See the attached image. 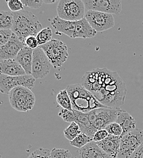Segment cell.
<instances>
[{
    "instance_id": "1",
    "label": "cell",
    "mask_w": 143,
    "mask_h": 158,
    "mask_svg": "<svg viewBox=\"0 0 143 158\" xmlns=\"http://www.w3.org/2000/svg\"><path fill=\"white\" fill-rule=\"evenodd\" d=\"M81 83L83 86L107 107L117 108L124 103L126 85L116 71L106 68H96L86 72Z\"/></svg>"
},
{
    "instance_id": "2",
    "label": "cell",
    "mask_w": 143,
    "mask_h": 158,
    "mask_svg": "<svg viewBox=\"0 0 143 158\" xmlns=\"http://www.w3.org/2000/svg\"><path fill=\"white\" fill-rule=\"evenodd\" d=\"M51 24L57 35L65 34L71 39H90L97 34L85 17L79 21H69L62 20L57 16L52 19Z\"/></svg>"
},
{
    "instance_id": "3",
    "label": "cell",
    "mask_w": 143,
    "mask_h": 158,
    "mask_svg": "<svg viewBox=\"0 0 143 158\" xmlns=\"http://www.w3.org/2000/svg\"><path fill=\"white\" fill-rule=\"evenodd\" d=\"M12 14L14 23L12 31L23 43L29 36L36 37L43 29L41 23L32 12L23 10Z\"/></svg>"
},
{
    "instance_id": "4",
    "label": "cell",
    "mask_w": 143,
    "mask_h": 158,
    "mask_svg": "<svg viewBox=\"0 0 143 158\" xmlns=\"http://www.w3.org/2000/svg\"><path fill=\"white\" fill-rule=\"evenodd\" d=\"M66 89L71 100L73 110L88 113L94 110L107 107L81 84L68 85Z\"/></svg>"
},
{
    "instance_id": "5",
    "label": "cell",
    "mask_w": 143,
    "mask_h": 158,
    "mask_svg": "<svg viewBox=\"0 0 143 158\" xmlns=\"http://www.w3.org/2000/svg\"><path fill=\"white\" fill-rule=\"evenodd\" d=\"M11 106L20 112L31 110L36 104V96L31 89L26 87H17L9 94Z\"/></svg>"
},
{
    "instance_id": "6",
    "label": "cell",
    "mask_w": 143,
    "mask_h": 158,
    "mask_svg": "<svg viewBox=\"0 0 143 158\" xmlns=\"http://www.w3.org/2000/svg\"><path fill=\"white\" fill-rule=\"evenodd\" d=\"M39 47L44 52L55 69L61 67L68 59V48L61 40L53 39Z\"/></svg>"
},
{
    "instance_id": "7",
    "label": "cell",
    "mask_w": 143,
    "mask_h": 158,
    "mask_svg": "<svg viewBox=\"0 0 143 158\" xmlns=\"http://www.w3.org/2000/svg\"><path fill=\"white\" fill-rule=\"evenodd\" d=\"M120 108H101L94 110L88 113L91 125L96 133L97 131L105 129L109 124L115 122Z\"/></svg>"
},
{
    "instance_id": "8",
    "label": "cell",
    "mask_w": 143,
    "mask_h": 158,
    "mask_svg": "<svg viewBox=\"0 0 143 158\" xmlns=\"http://www.w3.org/2000/svg\"><path fill=\"white\" fill-rule=\"evenodd\" d=\"M85 4L81 0H61L59 1L57 12L62 20L76 21L85 17Z\"/></svg>"
},
{
    "instance_id": "9",
    "label": "cell",
    "mask_w": 143,
    "mask_h": 158,
    "mask_svg": "<svg viewBox=\"0 0 143 158\" xmlns=\"http://www.w3.org/2000/svg\"><path fill=\"white\" fill-rule=\"evenodd\" d=\"M143 144V130L135 129L121 137L118 158H129Z\"/></svg>"
},
{
    "instance_id": "10",
    "label": "cell",
    "mask_w": 143,
    "mask_h": 158,
    "mask_svg": "<svg viewBox=\"0 0 143 158\" xmlns=\"http://www.w3.org/2000/svg\"><path fill=\"white\" fill-rule=\"evenodd\" d=\"M36 79L32 76L24 75L11 77L1 74L0 75V90L2 94H9L15 88L26 87L30 89L34 88Z\"/></svg>"
},
{
    "instance_id": "11",
    "label": "cell",
    "mask_w": 143,
    "mask_h": 158,
    "mask_svg": "<svg viewBox=\"0 0 143 158\" xmlns=\"http://www.w3.org/2000/svg\"><path fill=\"white\" fill-rule=\"evenodd\" d=\"M52 64L44 52L40 47L33 51L32 63V74L35 79H41L46 77Z\"/></svg>"
},
{
    "instance_id": "12",
    "label": "cell",
    "mask_w": 143,
    "mask_h": 158,
    "mask_svg": "<svg viewBox=\"0 0 143 158\" xmlns=\"http://www.w3.org/2000/svg\"><path fill=\"white\" fill-rule=\"evenodd\" d=\"M85 18L96 32H103L108 30L115 26L114 17L111 14L87 10L85 12Z\"/></svg>"
},
{
    "instance_id": "13",
    "label": "cell",
    "mask_w": 143,
    "mask_h": 158,
    "mask_svg": "<svg viewBox=\"0 0 143 158\" xmlns=\"http://www.w3.org/2000/svg\"><path fill=\"white\" fill-rule=\"evenodd\" d=\"M85 9L108 14L118 15L121 12L120 0H83Z\"/></svg>"
},
{
    "instance_id": "14",
    "label": "cell",
    "mask_w": 143,
    "mask_h": 158,
    "mask_svg": "<svg viewBox=\"0 0 143 158\" xmlns=\"http://www.w3.org/2000/svg\"><path fill=\"white\" fill-rule=\"evenodd\" d=\"M24 46H26L25 43L14 33L10 41L0 47L1 60L15 59L21 49Z\"/></svg>"
},
{
    "instance_id": "15",
    "label": "cell",
    "mask_w": 143,
    "mask_h": 158,
    "mask_svg": "<svg viewBox=\"0 0 143 158\" xmlns=\"http://www.w3.org/2000/svg\"><path fill=\"white\" fill-rule=\"evenodd\" d=\"M121 137L109 135L108 137L101 142H97L98 146L108 155L116 158L120 152Z\"/></svg>"
},
{
    "instance_id": "16",
    "label": "cell",
    "mask_w": 143,
    "mask_h": 158,
    "mask_svg": "<svg viewBox=\"0 0 143 158\" xmlns=\"http://www.w3.org/2000/svg\"><path fill=\"white\" fill-rule=\"evenodd\" d=\"M0 71L1 74L11 77L26 75L22 66L15 59L1 60Z\"/></svg>"
},
{
    "instance_id": "17",
    "label": "cell",
    "mask_w": 143,
    "mask_h": 158,
    "mask_svg": "<svg viewBox=\"0 0 143 158\" xmlns=\"http://www.w3.org/2000/svg\"><path fill=\"white\" fill-rule=\"evenodd\" d=\"M79 158H113L105 153L97 142L92 141L79 150Z\"/></svg>"
},
{
    "instance_id": "18",
    "label": "cell",
    "mask_w": 143,
    "mask_h": 158,
    "mask_svg": "<svg viewBox=\"0 0 143 158\" xmlns=\"http://www.w3.org/2000/svg\"><path fill=\"white\" fill-rule=\"evenodd\" d=\"M33 51V49L26 46L21 49L15 59L26 72V75L29 76L32 74Z\"/></svg>"
},
{
    "instance_id": "19",
    "label": "cell",
    "mask_w": 143,
    "mask_h": 158,
    "mask_svg": "<svg viewBox=\"0 0 143 158\" xmlns=\"http://www.w3.org/2000/svg\"><path fill=\"white\" fill-rule=\"evenodd\" d=\"M116 122L120 124L123 128L122 136L136 129L137 122L135 118L125 111L121 110L120 111Z\"/></svg>"
},
{
    "instance_id": "20",
    "label": "cell",
    "mask_w": 143,
    "mask_h": 158,
    "mask_svg": "<svg viewBox=\"0 0 143 158\" xmlns=\"http://www.w3.org/2000/svg\"><path fill=\"white\" fill-rule=\"evenodd\" d=\"M73 112L75 116V122L79 126L82 133L93 138L95 132L90 122L88 113H83L76 110H73Z\"/></svg>"
},
{
    "instance_id": "21",
    "label": "cell",
    "mask_w": 143,
    "mask_h": 158,
    "mask_svg": "<svg viewBox=\"0 0 143 158\" xmlns=\"http://www.w3.org/2000/svg\"><path fill=\"white\" fill-rule=\"evenodd\" d=\"M14 18L12 12L2 11L0 13V29L12 30Z\"/></svg>"
},
{
    "instance_id": "22",
    "label": "cell",
    "mask_w": 143,
    "mask_h": 158,
    "mask_svg": "<svg viewBox=\"0 0 143 158\" xmlns=\"http://www.w3.org/2000/svg\"><path fill=\"white\" fill-rule=\"evenodd\" d=\"M56 100L57 103L62 108L69 111H73L71 100L66 89L61 91L57 96Z\"/></svg>"
},
{
    "instance_id": "23",
    "label": "cell",
    "mask_w": 143,
    "mask_h": 158,
    "mask_svg": "<svg viewBox=\"0 0 143 158\" xmlns=\"http://www.w3.org/2000/svg\"><path fill=\"white\" fill-rule=\"evenodd\" d=\"M82 133L79 126L75 122L71 123L69 126L64 131V136L69 141H72Z\"/></svg>"
},
{
    "instance_id": "24",
    "label": "cell",
    "mask_w": 143,
    "mask_h": 158,
    "mask_svg": "<svg viewBox=\"0 0 143 158\" xmlns=\"http://www.w3.org/2000/svg\"><path fill=\"white\" fill-rule=\"evenodd\" d=\"M52 37L53 32L49 27L43 29L36 36L39 46L44 45L51 41L53 40Z\"/></svg>"
},
{
    "instance_id": "25",
    "label": "cell",
    "mask_w": 143,
    "mask_h": 158,
    "mask_svg": "<svg viewBox=\"0 0 143 158\" xmlns=\"http://www.w3.org/2000/svg\"><path fill=\"white\" fill-rule=\"evenodd\" d=\"M92 141L93 138L89 137L88 135L83 133H81L73 140L70 142V144L74 147L81 149Z\"/></svg>"
},
{
    "instance_id": "26",
    "label": "cell",
    "mask_w": 143,
    "mask_h": 158,
    "mask_svg": "<svg viewBox=\"0 0 143 158\" xmlns=\"http://www.w3.org/2000/svg\"><path fill=\"white\" fill-rule=\"evenodd\" d=\"M105 130L108 133L109 135H111L120 137H121L123 135V128L120 125L116 122L109 124L107 127H105Z\"/></svg>"
},
{
    "instance_id": "27",
    "label": "cell",
    "mask_w": 143,
    "mask_h": 158,
    "mask_svg": "<svg viewBox=\"0 0 143 158\" xmlns=\"http://www.w3.org/2000/svg\"><path fill=\"white\" fill-rule=\"evenodd\" d=\"M51 158H74L70 152L65 149L53 148L51 152Z\"/></svg>"
},
{
    "instance_id": "28",
    "label": "cell",
    "mask_w": 143,
    "mask_h": 158,
    "mask_svg": "<svg viewBox=\"0 0 143 158\" xmlns=\"http://www.w3.org/2000/svg\"><path fill=\"white\" fill-rule=\"evenodd\" d=\"M51 152L48 149L40 148L31 153L27 158H51Z\"/></svg>"
},
{
    "instance_id": "29",
    "label": "cell",
    "mask_w": 143,
    "mask_h": 158,
    "mask_svg": "<svg viewBox=\"0 0 143 158\" xmlns=\"http://www.w3.org/2000/svg\"><path fill=\"white\" fill-rule=\"evenodd\" d=\"M58 115L66 122L72 123L75 122V116L73 111L61 108Z\"/></svg>"
},
{
    "instance_id": "30",
    "label": "cell",
    "mask_w": 143,
    "mask_h": 158,
    "mask_svg": "<svg viewBox=\"0 0 143 158\" xmlns=\"http://www.w3.org/2000/svg\"><path fill=\"white\" fill-rule=\"evenodd\" d=\"M13 34L12 30L0 29V47L3 46L10 41Z\"/></svg>"
},
{
    "instance_id": "31",
    "label": "cell",
    "mask_w": 143,
    "mask_h": 158,
    "mask_svg": "<svg viewBox=\"0 0 143 158\" xmlns=\"http://www.w3.org/2000/svg\"><path fill=\"white\" fill-rule=\"evenodd\" d=\"M7 6L12 12H20L24 9V5L21 1L19 0H9L6 1Z\"/></svg>"
},
{
    "instance_id": "32",
    "label": "cell",
    "mask_w": 143,
    "mask_h": 158,
    "mask_svg": "<svg viewBox=\"0 0 143 158\" xmlns=\"http://www.w3.org/2000/svg\"><path fill=\"white\" fill-rule=\"evenodd\" d=\"M21 2L24 6L30 7L31 9H38L41 7L42 4L43 3V1L42 0H21Z\"/></svg>"
},
{
    "instance_id": "33",
    "label": "cell",
    "mask_w": 143,
    "mask_h": 158,
    "mask_svg": "<svg viewBox=\"0 0 143 158\" xmlns=\"http://www.w3.org/2000/svg\"><path fill=\"white\" fill-rule=\"evenodd\" d=\"M24 43L26 46L30 49L33 50L39 48V45L37 41V40L36 36H29L25 40Z\"/></svg>"
},
{
    "instance_id": "34",
    "label": "cell",
    "mask_w": 143,
    "mask_h": 158,
    "mask_svg": "<svg viewBox=\"0 0 143 158\" xmlns=\"http://www.w3.org/2000/svg\"><path fill=\"white\" fill-rule=\"evenodd\" d=\"M108 135V133L105 129L98 130L95 133L93 138V141L96 142H101L105 139L107 138Z\"/></svg>"
},
{
    "instance_id": "35",
    "label": "cell",
    "mask_w": 143,
    "mask_h": 158,
    "mask_svg": "<svg viewBox=\"0 0 143 158\" xmlns=\"http://www.w3.org/2000/svg\"><path fill=\"white\" fill-rule=\"evenodd\" d=\"M129 158H143V144H142Z\"/></svg>"
},
{
    "instance_id": "36",
    "label": "cell",
    "mask_w": 143,
    "mask_h": 158,
    "mask_svg": "<svg viewBox=\"0 0 143 158\" xmlns=\"http://www.w3.org/2000/svg\"><path fill=\"white\" fill-rule=\"evenodd\" d=\"M56 2V0H44L43 2L47 4H53Z\"/></svg>"
},
{
    "instance_id": "37",
    "label": "cell",
    "mask_w": 143,
    "mask_h": 158,
    "mask_svg": "<svg viewBox=\"0 0 143 158\" xmlns=\"http://www.w3.org/2000/svg\"></svg>"
},
{
    "instance_id": "38",
    "label": "cell",
    "mask_w": 143,
    "mask_h": 158,
    "mask_svg": "<svg viewBox=\"0 0 143 158\" xmlns=\"http://www.w3.org/2000/svg\"></svg>"
},
{
    "instance_id": "39",
    "label": "cell",
    "mask_w": 143,
    "mask_h": 158,
    "mask_svg": "<svg viewBox=\"0 0 143 158\" xmlns=\"http://www.w3.org/2000/svg\"></svg>"
}]
</instances>
